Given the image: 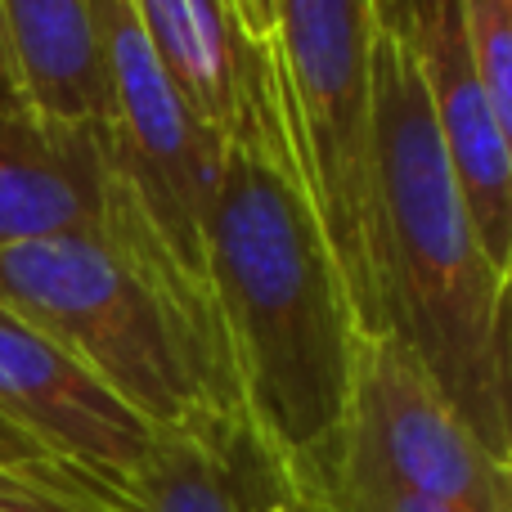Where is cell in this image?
Segmentation results:
<instances>
[{
	"mask_svg": "<svg viewBox=\"0 0 512 512\" xmlns=\"http://www.w3.org/2000/svg\"><path fill=\"white\" fill-rule=\"evenodd\" d=\"M203 243L243 396L310 468L342 432L364 328L310 189L274 41H252Z\"/></svg>",
	"mask_w": 512,
	"mask_h": 512,
	"instance_id": "1",
	"label": "cell"
},
{
	"mask_svg": "<svg viewBox=\"0 0 512 512\" xmlns=\"http://www.w3.org/2000/svg\"><path fill=\"white\" fill-rule=\"evenodd\" d=\"M373 283L378 333L409 346L454 414L512 468V274L468 216L409 41L373 50Z\"/></svg>",
	"mask_w": 512,
	"mask_h": 512,
	"instance_id": "2",
	"label": "cell"
},
{
	"mask_svg": "<svg viewBox=\"0 0 512 512\" xmlns=\"http://www.w3.org/2000/svg\"><path fill=\"white\" fill-rule=\"evenodd\" d=\"M0 301L153 427L248 405L212 283L176 256L117 158L99 230L0 248Z\"/></svg>",
	"mask_w": 512,
	"mask_h": 512,
	"instance_id": "3",
	"label": "cell"
},
{
	"mask_svg": "<svg viewBox=\"0 0 512 512\" xmlns=\"http://www.w3.org/2000/svg\"><path fill=\"white\" fill-rule=\"evenodd\" d=\"M382 27V0H274V50L297 113L310 189L364 337H378L373 50Z\"/></svg>",
	"mask_w": 512,
	"mask_h": 512,
	"instance_id": "4",
	"label": "cell"
},
{
	"mask_svg": "<svg viewBox=\"0 0 512 512\" xmlns=\"http://www.w3.org/2000/svg\"><path fill=\"white\" fill-rule=\"evenodd\" d=\"M328 454L454 512H512V468L472 436L391 333L360 342L351 405Z\"/></svg>",
	"mask_w": 512,
	"mask_h": 512,
	"instance_id": "5",
	"label": "cell"
},
{
	"mask_svg": "<svg viewBox=\"0 0 512 512\" xmlns=\"http://www.w3.org/2000/svg\"><path fill=\"white\" fill-rule=\"evenodd\" d=\"M90 5L113 86V126H108L113 158L176 256L198 279H207L203 230L225 140L189 113L180 90L153 59L131 5L126 0H90Z\"/></svg>",
	"mask_w": 512,
	"mask_h": 512,
	"instance_id": "6",
	"label": "cell"
},
{
	"mask_svg": "<svg viewBox=\"0 0 512 512\" xmlns=\"http://www.w3.org/2000/svg\"><path fill=\"white\" fill-rule=\"evenodd\" d=\"M104 499L108 512H324L310 472L252 405L158 427L149 454L104 481Z\"/></svg>",
	"mask_w": 512,
	"mask_h": 512,
	"instance_id": "7",
	"label": "cell"
},
{
	"mask_svg": "<svg viewBox=\"0 0 512 512\" xmlns=\"http://www.w3.org/2000/svg\"><path fill=\"white\" fill-rule=\"evenodd\" d=\"M0 418L72 472L117 481L149 454L158 427L99 373L0 301Z\"/></svg>",
	"mask_w": 512,
	"mask_h": 512,
	"instance_id": "8",
	"label": "cell"
},
{
	"mask_svg": "<svg viewBox=\"0 0 512 512\" xmlns=\"http://www.w3.org/2000/svg\"><path fill=\"white\" fill-rule=\"evenodd\" d=\"M400 36L423 68L436 131L481 248L499 270L512 274V149L472 63L463 0L423 5L400 27Z\"/></svg>",
	"mask_w": 512,
	"mask_h": 512,
	"instance_id": "9",
	"label": "cell"
},
{
	"mask_svg": "<svg viewBox=\"0 0 512 512\" xmlns=\"http://www.w3.org/2000/svg\"><path fill=\"white\" fill-rule=\"evenodd\" d=\"M108 194V126H63L0 108V248L99 230Z\"/></svg>",
	"mask_w": 512,
	"mask_h": 512,
	"instance_id": "10",
	"label": "cell"
},
{
	"mask_svg": "<svg viewBox=\"0 0 512 512\" xmlns=\"http://www.w3.org/2000/svg\"><path fill=\"white\" fill-rule=\"evenodd\" d=\"M27 104L45 122L113 126V86L90 0H0Z\"/></svg>",
	"mask_w": 512,
	"mask_h": 512,
	"instance_id": "11",
	"label": "cell"
},
{
	"mask_svg": "<svg viewBox=\"0 0 512 512\" xmlns=\"http://www.w3.org/2000/svg\"><path fill=\"white\" fill-rule=\"evenodd\" d=\"M153 59L180 90L189 113L225 140L243 104L252 41L225 0H126Z\"/></svg>",
	"mask_w": 512,
	"mask_h": 512,
	"instance_id": "12",
	"label": "cell"
},
{
	"mask_svg": "<svg viewBox=\"0 0 512 512\" xmlns=\"http://www.w3.org/2000/svg\"><path fill=\"white\" fill-rule=\"evenodd\" d=\"M463 27L481 90L512 149V0H463Z\"/></svg>",
	"mask_w": 512,
	"mask_h": 512,
	"instance_id": "13",
	"label": "cell"
},
{
	"mask_svg": "<svg viewBox=\"0 0 512 512\" xmlns=\"http://www.w3.org/2000/svg\"><path fill=\"white\" fill-rule=\"evenodd\" d=\"M306 472L315 481V495L324 504V512H454L445 504H432V499L409 495V490L387 486L382 477L337 459V454H324Z\"/></svg>",
	"mask_w": 512,
	"mask_h": 512,
	"instance_id": "14",
	"label": "cell"
},
{
	"mask_svg": "<svg viewBox=\"0 0 512 512\" xmlns=\"http://www.w3.org/2000/svg\"><path fill=\"white\" fill-rule=\"evenodd\" d=\"M0 472H23V477H68L72 468L54 463L50 454L36 450L23 432H14V427L0 418Z\"/></svg>",
	"mask_w": 512,
	"mask_h": 512,
	"instance_id": "15",
	"label": "cell"
},
{
	"mask_svg": "<svg viewBox=\"0 0 512 512\" xmlns=\"http://www.w3.org/2000/svg\"><path fill=\"white\" fill-rule=\"evenodd\" d=\"M0 108H9V113H32L27 90H23V77H18V59H14V41H9L5 5H0Z\"/></svg>",
	"mask_w": 512,
	"mask_h": 512,
	"instance_id": "16",
	"label": "cell"
},
{
	"mask_svg": "<svg viewBox=\"0 0 512 512\" xmlns=\"http://www.w3.org/2000/svg\"><path fill=\"white\" fill-rule=\"evenodd\" d=\"M248 41H274V0H248Z\"/></svg>",
	"mask_w": 512,
	"mask_h": 512,
	"instance_id": "17",
	"label": "cell"
},
{
	"mask_svg": "<svg viewBox=\"0 0 512 512\" xmlns=\"http://www.w3.org/2000/svg\"><path fill=\"white\" fill-rule=\"evenodd\" d=\"M423 5H432V0H382V23L400 32V27H405Z\"/></svg>",
	"mask_w": 512,
	"mask_h": 512,
	"instance_id": "18",
	"label": "cell"
},
{
	"mask_svg": "<svg viewBox=\"0 0 512 512\" xmlns=\"http://www.w3.org/2000/svg\"><path fill=\"white\" fill-rule=\"evenodd\" d=\"M225 9L234 14V23H239V32L248 36V0H225Z\"/></svg>",
	"mask_w": 512,
	"mask_h": 512,
	"instance_id": "19",
	"label": "cell"
},
{
	"mask_svg": "<svg viewBox=\"0 0 512 512\" xmlns=\"http://www.w3.org/2000/svg\"><path fill=\"white\" fill-rule=\"evenodd\" d=\"M0 512H9V508H0Z\"/></svg>",
	"mask_w": 512,
	"mask_h": 512,
	"instance_id": "20",
	"label": "cell"
}]
</instances>
